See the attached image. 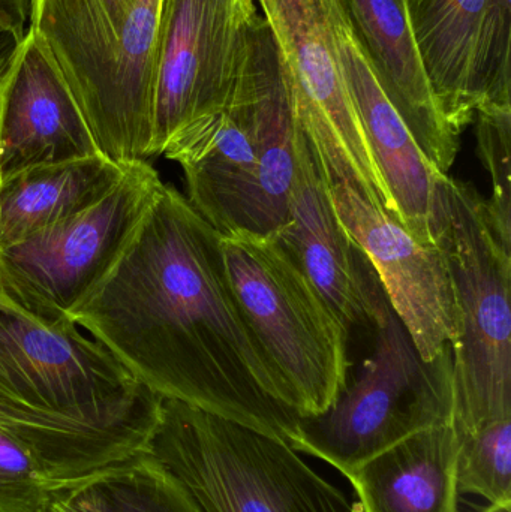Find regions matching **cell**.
Instances as JSON below:
<instances>
[{
	"mask_svg": "<svg viewBox=\"0 0 511 512\" xmlns=\"http://www.w3.org/2000/svg\"><path fill=\"white\" fill-rule=\"evenodd\" d=\"M474 120L477 152L492 183V197L486 201L489 218L498 239L511 251V108L483 107Z\"/></svg>",
	"mask_w": 511,
	"mask_h": 512,
	"instance_id": "23",
	"label": "cell"
},
{
	"mask_svg": "<svg viewBox=\"0 0 511 512\" xmlns=\"http://www.w3.org/2000/svg\"><path fill=\"white\" fill-rule=\"evenodd\" d=\"M255 0H164L153 75L150 156L230 101L239 80Z\"/></svg>",
	"mask_w": 511,
	"mask_h": 512,
	"instance_id": "11",
	"label": "cell"
},
{
	"mask_svg": "<svg viewBox=\"0 0 511 512\" xmlns=\"http://www.w3.org/2000/svg\"><path fill=\"white\" fill-rule=\"evenodd\" d=\"M53 489L29 451L0 430V512H39Z\"/></svg>",
	"mask_w": 511,
	"mask_h": 512,
	"instance_id": "24",
	"label": "cell"
},
{
	"mask_svg": "<svg viewBox=\"0 0 511 512\" xmlns=\"http://www.w3.org/2000/svg\"><path fill=\"white\" fill-rule=\"evenodd\" d=\"M486 0H405L432 92L453 131L476 119L473 68Z\"/></svg>",
	"mask_w": 511,
	"mask_h": 512,
	"instance_id": "19",
	"label": "cell"
},
{
	"mask_svg": "<svg viewBox=\"0 0 511 512\" xmlns=\"http://www.w3.org/2000/svg\"><path fill=\"white\" fill-rule=\"evenodd\" d=\"M384 95L441 174L449 176L459 137L432 92L405 0H339Z\"/></svg>",
	"mask_w": 511,
	"mask_h": 512,
	"instance_id": "16",
	"label": "cell"
},
{
	"mask_svg": "<svg viewBox=\"0 0 511 512\" xmlns=\"http://www.w3.org/2000/svg\"><path fill=\"white\" fill-rule=\"evenodd\" d=\"M272 237L323 295L347 334L372 325L380 280L342 227L303 132L287 218Z\"/></svg>",
	"mask_w": 511,
	"mask_h": 512,
	"instance_id": "15",
	"label": "cell"
},
{
	"mask_svg": "<svg viewBox=\"0 0 511 512\" xmlns=\"http://www.w3.org/2000/svg\"><path fill=\"white\" fill-rule=\"evenodd\" d=\"M257 2L278 47L297 123L324 182L351 186L395 216L336 50L338 0Z\"/></svg>",
	"mask_w": 511,
	"mask_h": 512,
	"instance_id": "10",
	"label": "cell"
},
{
	"mask_svg": "<svg viewBox=\"0 0 511 512\" xmlns=\"http://www.w3.org/2000/svg\"><path fill=\"white\" fill-rule=\"evenodd\" d=\"M222 239L162 183L72 321L159 396L290 442L302 417L243 319Z\"/></svg>",
	"mask_w": 511,
	"mask_h": 512,
	"instance_id": "1",
	"label": "cell"
},
{
	"mask_svg": "<svg viewBox=\"0 0 511 512\" xmlns=\"http://www.w3.org/2000/svg\"><path fill=\"white\" fill-rule=\"evenodd\" d=\"M455 433L459 495L480 496L489 505L511 504V418Z\"/></svg>",
	"mask_w": 511,
	"mask_h": 512,
	"instance_id": "21",
	"label": "cell"
},
{
	"mask_svg": "<svg viewBox=\"0 0 511 512\" xmlns=\"http://www.w3.org/2000/svg\"><path fill=\"white\" fill-rule=\"evenodd\" d=\"M161 402L77 324L48 327L0 298V430L54 489L144 454Z\"/></svg>",
	"mask_w": 511,
	"mask_h": 512,
	"instance_id": "2",
	"label": "cell"
},
{
	"mask_svg": "<svg viewBox=\"0 0 511 512\" xmlns=\"http://www.w3.org/2000/svg\"><path fill=\"white\" fill-rule=\"evenodd\" d=\"M300 132L272 30L258 14L230 101L162 155L182 167L186 200L221 236L272 237L287 218Z\"/></svg>",
	"mask_w": 511,
	"mask_h": 512,
	"instance_id": "3",
	"label": "cell"
},
{
	"mask_svg": "<svg viewBox=\"0 0 511 512\" xmlns=\"http://www.w3.org/2000/svg\"><path fill=\"white\" fill-rule=\"evenodd\" d=\"M54 492L80 512H201L182 484L146 454Z\"/></svg>",
	"mask_w": 511,
	"mask_h": 512,
	"instance_id": "20",
	"label": "cell"
},
{
	"mask_svg": "<svg viewBox=\"0 0 511 512\" xmlns=\"http://www.w3.org/2000/svg\"><path fill=\"white\" fill-rule=\"evenodd\" d=\"M479 512H511V504L507 505H488Z\"/></svg>",
	"mask_w": 511,
	"mask_h": 512,
	"instance_id": "28",
	"label": "cell"
},
{
	"mask_svg": "<svg viewBox=\"0 0 511 512\" xmlns=\"http://www.w3.org/2000/svg\"><path fill=\"white\" fill-rule=\"evenodd\" d=\"M372 327L374 349L356 379H348L329 411L300 418L288 442L344 477L416 433L453 423L452 345L423 360L383 288Z\"/></svg>",
	"mask_w": 511,
	"mask_h": 512,
	"instance_id": "6",
	"label": "cell"
},
{
	"mask_svg": "<svg viewBox=\"0 0 511 512\" xmlns=\"http://www.w3.org/2000/svg\"><path fill=\"white\" fill-rule=\"evenodd\" d=\"M162 186L149 162L126 168L101 201L0 251V298L48 327L72 313L111 270Z\"/></svg>",
	"mask_w": 511,
	"mask_h": 512,
	"instance_id": "9",
	"label": "cell"
},
{
	"mask_svg": "<svg viewBox=\"0 0 511 512\" xmlns=\"http://www.w3.org/2000/svg\"><path fill=\"white\" fill-rule=\"evenodd\" d=\"M452 424L423 430L347 475L362 512H459Z\"/></svg>",
	"mask_w": 511,
	"mask_h": 512,
	"instance_id": "17",
	"label": "cell"
},
{
	"mask_svg": "<svg viewBox=\"0 0 511 512\" xmlns=\"http://www.w3.org/2000/svg\"><path fill=\"white\" fill-rule=\"evenodd\" d=\"M333 30L345 81L392 197L396 219L423 245L438 246L449 176L431 164L404 119L384 95L339 0L333 12Z\"/></svg>",
	"mask_w": 511,
	"mask_h": 512,
	"instance_id": "13",
	"label": "cell"
},
{
	"mask_svg": "<svg viewBox=\"0 0 511 512\" xmlns=\"http://www.w3.org/2000/svg\"><path fill=\"white\" fill-rule=\"evenodd\" d=\"M39 512H80L74 510L71 505L66 504L56 492H51L50 499H48L47 504L42 507V510Z\"/></svg>",
	"mask_w": 511,
	"mask_h": 512,
	"instance_id": "27",
	"label": "cell"
},
{
	"mask_svg": "<svg viewBox=\"0 0 511 512\" xmlns=\"http://www.w3.org/2000/svg\"><path fill=\"white\" fill-rule=\"evenodd\" d=\"M438 246L446 256L458 312L453 427L471 432L511 418V251L495 234L485 198L450 176Z\"/></svg>",
	"mask_w": 511,
	"mask_h": 512,
	"instance_id": "7",
	"label": "cell"
},
{
	"mask_svg": "<svg viewBox=\"0 0 511 512\" xmlns=\"http://www.w3.org/2000/svg\"><path fill=\"white\" fill-rule=\"evenodd\" d=\"M164 0H30V32L56 60L99 155L147 162Z\"/></svg>",
	"mask_w": 511,
	"mask_h": 512,
	"instance_id": "4",
	"label": "cell"
},
{
	"mask_svg": "<svg viewBox=\"0 0 511 512\" xmlns=\"http://www.w3.org/2000/svg\"><path fill=\"white\" fill-rule=\"evenodd\" d=\"M511 0H486L473 68L476 113L511 108Z\"/></svg>",
	"mask_w": 511,
	"mask_h": 512,
	"instance_id": "22",
	"label": "cell"
},
{
	"mask_svg": "<svg viewBox=\"0 0 511 512\" xmlns=\"http://www.w3.org/2000/svg\"><path fill=\"white\" fill-rule=\"evenodd\" d=\"M20 44L21 42H18L11 33L0 29V80L5 75L6 69L11 65Z\"/></svg>",
	"mask_w": 511,
	"mask_h": 512,
	"instance_id": "26",
	"label": "cell"
},
{
	"mask_svg": "<svg viewBox=\"0 0 511 512\" xmlns=\"http://www.w3.org/2000/svg\"><path fill=\"white\" fill-rule=\"evenodd\" d=\"M327 188L342 227L374 268L420 357L434 361L459 333L452 277L440 246L420 243L395 216L351 186Z\"/></svg>",
	"mask_w": 511,
	"mask_h": 512,
	"instance_id": "12",
	"label": "cell"
},
{
	"mask_svg": "<svg viewBox=\"0 0 511 512\" xmlns=\"http://www.w3.org/2000/svg\"><path fill=\"white\" fill-rule=\"evenodd\" d=\"M98 155L56 60L29 30L0 80V179Z\"/></svg>",
	"mask_w": 511,
	"mask_h": 512,
	"instance_id": "14",
	"label": "cell"
},
{
	"mask_svg": "<svg viewBox=\"0 0 511 512\" xmlns=\"http://www.w3.org/2000/svg\"><path fill=\"white\" fill-rule=\"evenodd\" d=\"M146 456L201 512H362L284 439L162 397Z\"/></svg>",
	"mask_w": 511,
	"mask_h": 512,
	"instance_id": "5",
	"label": "cell"
},
{
	"mask_svg": "<svg viewBox=\"0 0 511 512\" xmlns=\"http://www.w3.org/2000/svg\"><path fill=\"white\" fill-rule=\"evenodd\" d=\"M128 167L98 155L0 179V251L95 206Z\"/></svg>",
	"mask_w": 511,
	"mask_h": 512,
	"instance_id": "18",
	"label": "cell"
},
{
	"mask_svg": "<svg viewBox=\"0 0 511 512\" xmlns=\"http://www.w3.org/2000/svg\"><path fill=\"white\" fill-rule=\"evenodd\" d=\"M222 254L243 319L300 417L329 411L350 358L347 331L323 295L273 237H224Z\"/></svg>",
	"mask_w": 511,
	"mask_h": 512,
	"instance_id": "8",
	"label": "cell"
},
{
	"mask_svg": "<svg viewBox=\"0 0 511 512\" xmlns=\"http://www.w3.org/2000/svg\"><path fill=\"white\" fill-rule=\"evenodd\" d=\"M29 26L30 0H0V29L23 42Z\"/></svg>",
	"mask_w": 511,
	"mask_h": 512,
	"instance_id": "25",
	"label": "cell"
}]
</instances>
